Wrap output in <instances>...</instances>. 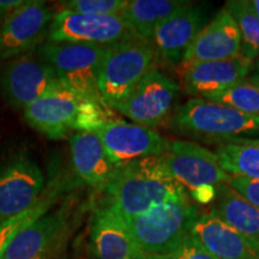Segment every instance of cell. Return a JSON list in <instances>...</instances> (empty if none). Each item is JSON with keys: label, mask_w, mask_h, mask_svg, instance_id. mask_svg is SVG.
<instances>
[{"label": "cell", "mask_w": 259, "mask_h": 259, "mask_svg": "<svg viewBox=\"0 0 259 259\" xmlns=\"http://www.w3.org/2000/svg\"><path fill=\"white\" fill-rule=\"evenodd\" d=\"M228 185L239 193L242 198L259 208V180L246 179V178L231 177Z\"/></svg>", "instance_id": "cell-29"}, {"label": "cell", "mask_w": 259, "mask_h": 259, "mask_svg": "<svg viewBox=\"0 0 259 259\" xmlns=\"http://www.w3.org/2000/svg\"><path fill=\"white\" fill-rule=\"evenodd\" d=\"M242 2L247 6L248 10H251L255 16L259 17V0H242Z\"/></svg>", "instance_id": "cell-31"}, {"label": "cell", "mask_w": 259, "mask_h": 259, "mask_svg": "<svg viewBox=\"0 0 259 259\" xmlns=\"http://www.w3.org/2000/svg\"><path fill=\"white\" fill-rule=\"evenodd\" d=\"M25 54L5 65L0 85L6 102L14 108H25L42 97L66 89L50 64L36 54Z\"/></svg>", "instance_id": "cell-6"}, {"label": "cell", "mask_w": 259, "mask_h": 259, "mask_svg": "<svg viewBox=\"0 0 259 259\" xmlns=\"http://www.w3.org/2000/svg\"><path fill=\"white\" fill-rule=\"evenodd\" d=\"M239 56H241L240 31L233 16L223 8L199 31L180 65L228 60Z\"/></svg>", "instance_id": "cell-15"}, {"label": "cell", "mask_w": 259, "mask_h": 259, "mask_svg": "<svg viewBox=\"0 0 259 259\" xmlns=\"http://www.w3.org/2000/svg\"><path fill=\"white\" fill-rule=\"evenodd\" d=\"M137 36L122 16H89L60 10L54 15L48 41L111 46Z\"/></svg>", "instance_id": "cell-7"}, {"label": "cell", "mask_w": 259, "mask_h": 259, "mask_svg": "<svg viewBox=\"0 0 259 259\" xmlns=\"http://www.w3.org/2000/svg\"><path fill=\"white\" fill-rule=\"evenodd\" d=\"M252 66L253 61L239 56L228 60L179 65L178 70L185 93L205 99L247 78L252 72Z\"/></svg>", "instance_id": "cell-14"}, {"label": "cell", "mask_w": 259, "mask_h": 259, "mask_svg": "<svg viewBox=\"0 0 259 259\" xmlns=\"http://www.w3.org/2000/svg\"><path fill=\"white\" fill-rule=\"evenodd\" d=\"M216 213L233 228L250 238L259 239V208L242 198L228 184L218 187Z\"/></svg>", "instance_id": "cell-22"}, {"label": "cell", "mask_w": 259, "mask_h": 259, "mask_svg": "<svg viewBox=\"0 0 259 259\" xmlns=\"http://www.w3.org/2000/svg\"><path fill=\"white\" fill-rule=\"evenodd\" d=\"M95 132L115 167L143 157L160 156L169 147V142L154 130L121 120L106 124Z\"/></svg>", "instance_id": "cell-13"}, {"label": "cell", "mask_w": 259, "mask_h": 259, "mask_svg": "<svg viewBox=\"0 0 259 259\" xmlns=\"http://www.w3.org/2000/svg\"><path fill=\"white\" fill-rule=\"evenodd\" d=\"M44 189V173L27 154L18 153L0 161V222L35 205Z\"/></svg>", "instance_id": "cell-9"}, {"label": "cell", "mask_w": 259, "mask_h": 259, "mask_svg": "<svg viewBox=\"0 0 259 259\" xmlns=\"http://www.w3.org/2000/svg\"><path fill=\"white\" fill-rule=\"evenodd\" d=\"M205 99L233 107L246 114L259 116V87L251 83L247 78L226 89L225 92Z\"/></svg>", "instance_id": "cell-26"}, {"label": "cell", "mask_w": 259, "mask_h": 259, "mask_svg": "<svg viewBox=\"0 0 259 259\" xmlns=\"http://www.w3.org/2000/svg\"><path fill=\"white\" fill-rule=\"evenodd\" d=\"M225 9L233 16L241 36V56L254 61L259 57V17L242 0L226 2Z\"/></svg>", "instance_id": "cell-25"}, {"label": "cell", "mask_w": 259, "mask_h": 259, "mask_svg": "<svg viewBox=\"0 0 259 259\" xmlns=\"http://www.w3.org/2000/svg\"><path fill=\"white\" fill-rule=\"evenodd\" d=\"M179 92L177 82L154 66L131 95L114 109L134 120L135 124L155 127L171 114Z\"/></svg>", "instance_id": "cell-11"}, {"label": "cell", "mask_w": 259, "mask_h": 259, "mask_svg": "<svg viewBox=\"0 0 259 259\" xmlns=\"http://www.w3.org/2000/svg\"><path fill=\"white\" fill-rule=\"evenodd\" d=\"M252 72L253 74H259V57L253 61V66H252Z\"/></svg>", "instance_id": "cell-34"}, {"label": "cell", "mask_w": 259, "mask_h": 259, "mask_svg": "<svg viewBox=\"0 0 259 259\" xmlns=\"http://www.w3.org/2000/svg\"><path fill=\"white\" fill-rule=\"evenodd\" d=\"M221 168L232 177L259 180V148L225 143L216 148Z\"/></svg>", "instance_id": "cell-23"}, {"label": "cell", "mask_w": 259, "mask_h": 259, "mask_svg": "<svg viewBox=\"0 0 259 259\" xmlns=\"http://www.w3.org/2000/svg\"><path fill=\"white\" fill-rule=\"evenodd\" d=\"M190 233L218 259H259V239L227 225L213 209L199 213Z\"/></svg>", "instance_id": "cell-16"}, {"label": "cell", "mask_w": 259, "mask_h": 259, "mask_svg": "<svg viewBox=\"0 0 259 259\" xmlns=\"http://www.w3.org/2000/svg\"><path fill=\"white\" fill-rule=\"evenodd\" d=\"M36 52L53 67L65 88L82 101H102L99 73L105 58V46L47 41Z\"/></svg>", "instance_id": "cell-5"}, {"label": "cell", "mask_w": 259, "mask_h": 259, "mask_svg": "<svg viewBox=\"0 0 259 259\" xmlns=\"http://www.w3.org/2000/svg\"><path fill=\"white\" fill-rule=\"evenodd\" d=\"M187 4L189 2L181 0H131L121 16L137 36L150 41L158 25Z\"/></svg>", "instance_id": "cell-21"}, {"label": "cell", "mask_w": 259, "mask_h": 259, "mask_svg": "<svg viewBox=\"0 0 259 259\" xmlns=\"http://www.w3.org/2000/svg\"><path fill=\"white\" fill-rule=\"evenodd\" d=\"M53 11L45 2H25L0 27V63L36 52L50 34Z\"/></svg>", "instance_id": "cell-8"}, {"label": "cell", "mask_w": 259, "mask_h": 259, "mask_svg": "<svg viewBox=\"0 0 259 259\" xmlns=\"http://www.w3.org/2000/svg\"><path fill=\"white\" fill-rule=\"evenodd\" d=\"M170 124L180 134L227 143L259 136V116L202 97H193L178 107Z\"/></svg>", "instance_id": "cell-2"}, {"label": "cell", "mask_w": 259, "mask_h": 259, "mask_svg": "<svg viewBox=\"0 0 259 259\" xmlns=\"http://www.w3.org/2000/svg\"><path fill=\"white\" fill-rule=\"evenodd\" d=\"M232 143H236V144H245V145H252V147H258L259 148V138L255 139H250V138H241V139H236V141L232 142Z\"/></svg>", "instance_id": "cell-32"}, {"label": "cell", "mask_w": 259, "mask_h": 259, "mask_svg": "<svg viewBox=\"0 0 259 259\" xmlns=\"http://www.w3.org/2000/svg\"><path fill=\"white\" fill-rule=\"evenodd\" d=\"M66 205L36 220L15 236L3 259H46L67 247L72 231Z\"/></svg>", "instance_id": "cell-12"}, {"label": "cell", "mask_w": 259, "mask_h": 259, "mask_svg": "<svg viewBox=\"0 0 259 259\" xmlns=\"http://www.w3.org/2000/svg\"><path fill=\"white\" fill-rule=\"evenodd\" d=\"M24 3L22 0H0V19H5L11 12L21 8Z\"/></svg>", "instance_id": "cell-30"}, {"label": "cell", "mask_w": 259, "mask_h": 259, "mask_svg": "<svg viewBox=\"0 0 259 259\" xmlns=\"http://www.w3.org/2000/svg\"><path fill=\"white\" fill-rule=\"evenodd\" d=\"M161 156L174 179L192 192L206 187L218 189L231 178L221 168L216 153L194 142H169L168 150Z\"/></svg>", "instance_id": "cell-10"}, {"label": "cell", "mask_w": 259, "mask_h": 259, "mask_svg": "<svg viewBox=\"0 0 259 259\" xmlns=\"http://www.w3.org/2000/svg\"><path fill=\"white\" fill-rule=\"evenodd\" d=\"M46 259H67V247L61 248V250L57 251L56 253L51 254L50 257H47Z\"/></svg>", "instance_id": "cell-33"}, {"label": "cell", "mask_w": 259, "mask_h": 259, "mask_svg": "<svg viewBox=\"0 0 259 259\" xmlns=\"http://www.w3.org/2000/svg\"><path fill=\"white\" fill-rule=\"evenodd\" d=\"M61 4V10L79 15L121 16L127 0H70Z\"/></svg>", "instance_id": "cell-27"}, {"label": "cell", "mask_w": 259, "mask_h": 259, "mask_svg": "<svg viewBox=\"0 0 259 259\" xmlns=\"http://www.w3.org/2000/svg\"><path fill=\"white\" fill-rule=\"evenodd\" d=\"M156 52L150 41L135 37L106 47L99 73V93L112 107L121 105L155 66Z\"/></svg>", "instance_id": "cell-3"}, {"label": "cell", "mask_w": 259, "mask_h": 259, "mask_svg": "<svg viewBox=\"0 0 259 259\" xmlns=\"http://www.w3.org/2000/svg\"><path fill=\"white\" fill-rule=\"evenodd\" d=\"M82 100L64 89L42 97L24 108L29 125L46 137L59 141L76 130Z\"/></svg>", "instance_id": "cell-19"}, {"label": "cell", "mask_w": 259, "mask_h": 259, "mask_svg": "<svg viewBox=\"0 0 259 259\" xmlns=\"http://www.w3.org/2000/svg\"><path fill=\"white\" fill-rule=\"evenodd\" d=\"M145 259H168L166 255H147Z\"/></svg>", "instance_id": "cell-36"}, {"label": "cell", "mask_w": 259, "mask_h": 259, "mask_svg": "<svg viewBox=\"0 0 259 259\" xmlns=\"http://www.w3.org/2000/svg\"><path fill=\"white\" fill-rule=\"evenodd\" d=\"M70 153L74 173L88 186L103 189L116 169L96 132L78 131L71 136Z\"/></svg>", "instance_id": "cell-20"}, {"label": "cell", "mask_w": 259, "mask_h": 259, "mask_svg": "<svg viewBox=\"0 0 259 259\" xmlns=\"http://www.w3.org/2000/svg\"><path fill=\"white\" fill-rule=\"evenodd\" d=\"M247 79L250 80L251 83H253V84H255V85H257V87H259V74H252V76L248 77Z\"/></svg>", "instance_id": "cell-35"}, {"label": "cell", "mask_w": 259, "mask_h": 259, "mask_svg": "<svg viewBox=\"0 0 259 259\" xmlns=\"http://www.w3.org/2000/svg\"><path fill=\"white\" fill-rule=\"evenodd\" d=\"M57 197V187L50 189L47 193H42L37 203L32 205L31 208L21 212L17 216L0 222V259L4 258L5 252L15 236L21 231H23L24 228H27L28 226H30L31 223H34L36 220L46 215L52 204L56 202Z\"/></svg>", "instance_id": "cell-24"}, {"label": "cell", "mask_w": 259, "mask_h": 259, "mask_svg": "<svg viewBox=\"0 0 259 259\" xmlns=\"http://www.w3.org/2000/svg\"><path fill=\"white\" fill-rule=\"evenodd\" d=\"M198 209L190 197L154 206L134 219L125 220L141 251L147 255H167L190 234Z\"/></svg>", "instance_id": "cell-4"}, {"label": "cell", "mask_w": 259, "mask_h": 259, "mask_svg": "<svg viewBox=\"0 0 259 259\" xmlns=\"http://www.w3.org/2000/svg\"><path fill=\"white\" fill-rule=\"evenodd\" d=\"M90 247L95 259H145L125 220L105 205L92 216Z\"/></svg>", "instance_id": "cell-17"}, {"label": "cell", "mask_w": 259, "mask_h": 259, "mask_svg": "<svg viewBox=\"0 0 259 259\" xmlns=\"http://www.w3.org/2000/svg\"><path fill=\"white\" fill-rule=\"evenodd\" d=\"M206 14L202 6L189 4L158 25L150 38L156 56L170 65H180L187 48L205 27Z\"/></svg>", "instance_id": "cell-18"}, {"label": "cell", "mask_w": 259, "mask_h": 259, "mask_svg": "<svg viewBox=\"0 0 259 259\" xmlns=\"http://www.w3.org/2000/svg\"><path fill=\"white\" fill-rule=\"evenodd\" d=\"M103 191L105 206L125 220L137 218L160 204L190 197L169 173L161 155L116 167Z\"/></svg>", "instance_id": "cell-1"}, {"label": "cell", "mask_w": 259, "mask_h": 259, "mask_svg": "<svg viewBox=\"0 0 259 259\" xmlns=\"http://www.w3.org/2000/svg\"><path fill=\"white\" fill-rule=\"evenodd\" d=\"M166 257L168 259H218L191 233L183 239L176 250L167 254Z\"/></svg>", "instance_id": "cell-28"}]
</instances>
